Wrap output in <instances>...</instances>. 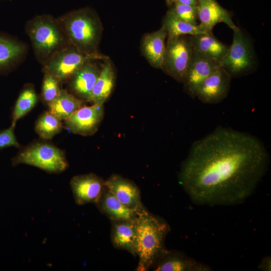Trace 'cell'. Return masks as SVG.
<instances>
[{
	"label": "cell",
	"mask_w": 271,
	"mask_h": 271,
	"mask_svg": "<svg viewBox=\"0 0 271 271\" xmlns=\"http://www.w3.org/2000/svg\"><path fill=\"white\" fill-rule=\"evenodd\" d=\"M162 26L166 30L167 38H170L206 33L199 24L193 25L182 21L168 12L163 19Z\"/></svg>",
	"instance_id": "23"
},
{
	"label": "cell",
	"mask_w": 271,
	"mask_h": 271,
	"mask_svg": "<svg viewBox=\"0 0 271 271\" xmlns=\"http://www.w3.org/2000/svg\"><path fill=\"white\" fill-rule=\"evenodd\" d=\"M70 185L76 203L81 205L96 203L105 187V180L89 173L74 176Z\"/></svg>",
	"instance_id": "12"
},
{
	"label": "cell",
	"mask_w": 271,
	"mask_h": 271,
	"mask_svg": "<svg viewBox=\"0 0 271 271\" xmlns=\"http://www.w3.org/2000/svg\"><path fill=\"white\" fill-rule=\"evenodd\" d=\"M60 84L59 81L52 75L44 73L41 96L44 101L47 104L59 95L61 89Z\"/></svg>",
	"instance_id": "28"
},
{
	"label": "cell",
	"mask_w": 271,
	"mask_h": 271,
	"mask_svg": "<svg viewBox=\"0 0 271 271\" xmlns=\"http://www.w3.org/2000/svg\"><path fill=\"white\" fill-rule=\"evenodd\" d=\"M107 58V56L100 53H83L70 44L55 53L43 65V70L44 73L52 75L62 84L69 81L85 63Z\"/></svg>",
	"instance_id": "6"
},
{
	"label": "cell",
	"mask_w": 271,
	"mask_h": 271,
	"mask_svg": "<svg viewBox=\"0 0 271 271\" xmlns=\"http://www.w3.org/2000/svg\"><path fill=\"white\" fill-rule=\"evenodd\" d=\"M83 101L67 90L61 89L59 95L48 105L49 111L61 120L68 118L75 111L83 105Z\"/></svg>",
	"instance_id": "22"
},
{
	"label": "cell",
	"mask_w": 271,
	"mask_h": 271,
	"mask_svg": "<svg viewBox=\"0 0 271 271\" xmlns=\"http://www.w3.org/2000/svg\"><path fill=\"white\" fill-rule=\"evenodd\" d=\"M168 12L182 21L193 25L198 24L196 7L175 2Z\"/></svg>",
	"instance_id": "27"
},
{
	"label": "cell",
	"mask_w": 271,
	"mask_h": 271,
	"mask_svg": "<svg viewBox=\"0 0 271 271\" xmlns=\"http://www.w3.org/2000/svg\"><path fill=\"white\" fill-rule=\"evenodd\" d=\"M220 67L221 65L218 62L193 50L182 82L184 91L191 98L196 97L198 88L202 82Z\"/></svg>",
	"instance_id": "10"
},
{
	"label": "cell",
	"mask_w": 271,
	"mask_h": 271,
	"mask_svg": "<svg viewBox=\"0 0 271 271\" xmlns=\"http://www.w3.org/2000/svg\"><path fill=\"white\" fill-rule=\"evenodd\" d=\"M95 61L85 63L69 80L71 90L83 101H87L101 70Z\"/></svg>",
	"instance_id": "16"
},
{
	"label": "cell",
	"mask_w": 271,
	"mask_h": 271,
	"mask_svg": "<svg viewBox=\"0 0 271 271\" xmlns=\"http://www.w3.org/2000/svg\"><path fill=\"white\" fill-rule=\"evenodd\" d=\"M156 271H206L208 266L176 250H165L153 268Z\"/></svg>",
	"instance_id": "18"
},
{
	"label": "cell",
	"mask_w": 271,
	"mask_h": 271,
	"mask_svg": "<svg viewBox=\"0 0 271 271\" xmlns=\"http://www.w3.org/2000/svg\"><path fill=\"white\" fill-rule=\"evenodd\" d=\"M175 2L179 3L192 7H196L198 0H175Z\"/></svg>",
	"instance_id": "30"
},
{
	"label": "cell",
	"mask_w": 271,
	"mask_h": 271,
	"mask_svg": "<svg viewBox=\"0 0 271 271\" xmlns=\"http://www.w3.org/2000/svg\"><path fill=\"white\" fill-rule=\"evenodd\" d=\"M63 128L62 120L49 111L43 112L35 124V130L42 138L50 140L59 133Z\"/></svg>",
	"instance_id": "26"
},
{
	"label": "cell",
	"mask_w": 271,
	"mask_h": 271,
	"mask_svg": "<svg viewBox=\"0 0 271 271\" xmlns=\"http://www.w3.org/2000/svg\"><path fill=\"white\" fill-rule=\"evenodd\" d=\"M269 161L266 148L256 137L219 126L192 144L179 180L196 204L234 205L253 193Z\"/></svg>",
	"instance_id": "1"
},
{
	"label": "cell",
	"mask_w": 271,
	"mask_h": 271,
	"mask_svg": "<svg viewBox=\"0 0 271 271\" xmlns=\"http://www.w3.org/2000/svg\"><path fill=\"white\" fill-rule=\"evenodd\" d=\"M193 52L190 35L167 38L161 69L176 81L182 83Z\"/></svg>",
	"instance_id": "8"
},
{
	"label": "cell",
	"mask_w": 271,
	"mask_h": 271,
	"mask_svg": "<svg viewBox=\"0 0 271 271\" xmlns=\"http://www.w3.org/2000/svg\"><path fill=\"white\" fill-rule=\"evenodd\" d=\"M104 114L103 104L82 105L65 120V127L74 134L91 136L97 131Z\"/></svg>",
	"instance_id": "9"
},
{
	"label": "cell",
	"mask_w": 271,
	"mask_h": 271,
	"mask_svg": "<svg viewBox=\"0 0 271 271\" xmlns=\"http://www.w3.org/2000/svg\"><path fill=\"white\" fill-rule=\"evenodd\" d=\"M105 187L127 207L136 210L142 204L139 188L131 180L117 174L105 181Z\"/></svg>",
	"instance_id": "14"
},
{
	"label": "cell",
	"mask_w": 271,
	"mask_h": 271,
	"mask_svg": "<svg viewBox=\"0 0 271 271\" xmlns=\"http://www.w3.org/2000/svg\"><path fill=\"white\" fill-rule=\"evenodd\" d=\"M26 31L35 55L43 65L57 51L70 44L57 19L51 16H38L28 21Z\"/></svg>",
	"instance_id": "4"
},
{
	"label": "cell",
	"mask_w": 271,
	"mask_h": 271,
	"mask_svg": "<svg viewBox=\"0 0 271 271\" xmlns=\"http://www.w3.org/2000/svg\"><path fill=\"white\" fill-rule=\"evenodd\" d=\"M101 213L110 220L134 219L136 210L130 209L121 203L105 187L95 203Z\"/></svg>",
	"instance_id": "21"
},
{
	"label": "cell",
	"mask_w": 271,
	"mask_h": 271,
	"mask_svg": "<svg viewBox=\"0 0 271 271\" xmlns=\"http://www.w3.org/2000/svg\"><path fill=\"white\" fill-rule=\"evenodd\" d=\"M21 164L54 174L63 172L68 166L64 152L46 142L34 143L19 151L12 159V164L15 166Z\"/></svg>",
	"instance_id": "5"
},
{
	"label": "cell",
	"mask_w": 271,
	"mask_h": 271,
	"mask_svg": "<svg viewBox=\"0 0 271 271\" xmlns=\"http://www.w3.org/2000/svg\"><path fill=\"white\" fill-rule=\"evenodd\" d=\"M190 39L194 51L221 65L229 46L218 40L213 33H204L192 35Z\"/></svg>",
	"instance_id": "20"
},
{
	"label": "cell",
	"mask_w": 271,
	"mask_h": 271,
	"mask_svg": "<svg viewBox=\"0 0 271 271\" xmlns=\"http://www.w3.org/2000/svg\"><path fill=\"white\" fill-rule=\"evenodd\" d=\"M57 20L70 44L86 54L99 53L103 29L94 10L85 7L72 11Z\"/></svg>",
	"instance_id": "3"
},
{
	"label": "cell",
	"mask_w": 271,
	"mask_h": 271,
	"mask_svg": "<svg viewBox=\"0 0 271 271\" xmlns=\"http://www.w3.org/2000/svg\"><path fill=\"white\" fill-rule=\"evenodd\" d=\"M134 220L139 257L136 270L153 269L166 250L165 239L170 226L163 218L150 212L142 203L136 210Z\"/></svg>",
	"instance_id": "2"
},
{
	"label": "cell",
	"mask_w": 271,
	"mask_h": 271,
	"mask_svg": "<svg viewBox=\"0 0 271 271\" xmlns=\"http://www.w3.org/2000/svg\"><path fill=\"white\" fill-rule=\"evenodd\" d=\"M26 47L13 39L0 36V70L17 62L25 53Z\"/></svg>",
	"instance_id": "24"
},
{
	"label": "cell",
	"mask_w": 271,
	"mask_h": 271,
	"mask_svg": "<svg viewBox=\"0 0 271 271\" xmlns=\"http://www.w3.org/2000/svg\"><path fill=\"white\" fill-rule=\"evenodd\" d=\"M165 1L167 6H168L169 7H170L171 5L173 4L175 0H165Z\"/></svg>",
	"instance_id": "31"
},
{
	"label": "cell",
	"mask_w": 271,
	"mask_h": 271,
	"mask_svg": "<svg viewBox=\"0 0 271 271\" xmlns=\"http://www.w3.org/2000/svg\"><path fill=\"white\" fill-rule=\"evenodd\" d=\"M167 37L166 30L162 26L159 30L145 34L141 41L140 49L142 55L155 68L162 69Z\"/></svg>",
	"instance_id": "17"
},
{
	"label": "cell",
	"mask_w": 271,
	"mask_h": 271,
	"mask_svg": "<svg viewBox=\"0 0 271 271\" xmlns=\"http://www.w3.org/2000/svg\"><path fill=\"white\" fill-rule=\"evenodd\" d=\"M134 218L111 220L110 238L114 248L137 256V231Z\"/></svg>",
	"instance_id": "15"
},
{
	"label": "cell",
	"mask_w": 271,
	"mask_h": 271,
	"mask_svg": "<svg viewBox=\"0 0 271 271\" xmlns=\"http://www.w3.org/2000/svg\"><path fill=\"white\" fill-rule=\"evenodd\" d=\"M38 97L31 84L25 86L20 93L12 113V125L16 126L17 122L24 117L36 105Z\"/></svg>",
	"instance_id": "25"
},
{
	"label": "cell",
	"mask_w": 271,
	"mask_h": 271,
	"mask_svg": "<svg viewBox=\"0 0 271 271\" xmlns=\"http://www.w3.org/2000/svg\"><path fill=\"white\" fill-rule=\"evenodd\" d=\"M196 11L198 24L206 33H212L213 28L219 23L226 24L232 30L238 27L233 23L230 13L216 0H198Z\"/></svg>",
	"instance_id": "13"
},
{
	"label": "cell",
	"mask_w": 271,
	"mask_h": 271,
	"mask_svg": "<svg viewBox=\"0 0 271 271\" xmlns=\"http://www.w3.org/2000/svg\"><path fill=\"white\" fill-rule=\"evenodd\" d=\"M115 82L114 70L108 58L104 60L100 74L87 101L92 104H103L112 92Z\"/></svg>",
	"instance_id": "19"
},
{
	"label": "cell",
	"mask_w": 271,
	"mask_h": 271,
	"mask_svg": "<svg viewBox=\"0 0 271 271\" xmlns=\"http://www.w3.org/2000/svg\"><path fill=\"white\" fill-rule=\"evenodd\" d=\"M233 31L232 43L221 63V67L231 78L249 73L256 65L255 55L250 39L238 27Z\"/></svg>",
	"instance_id": "7"
},
{
	"label": "cell",
	"mask_w": 271,
	"mask_h": 271,
	"mask_svg": "<svg viewBox=\"0 0 271 271\" xmlns=\"http://www.w3.org/2000/svg\"><path fill=\"white\" fill-rule=\"evenodd\" d=\"M15 126L11 124L9 128L0 131V150L10 147H20L15 134Z\"/></svg>",
	"instance_id": "29"
},
{
	"label": "cell",
	"mask_w": 271,
	"mask_h": 271,
	"mask_svg": "<svg viewBox=\"0 0 271 271\" xmlns=\"http://www.w3.org/2000/svg\"><path fill=\"white\" fill-rule=\"evenodd\" d=\"M231 77L221 67L207 77L201 84L196 97L203 103L222 102L229 93Z\"/></svg>",
	"instance_id": "11"
}]
</instances>
